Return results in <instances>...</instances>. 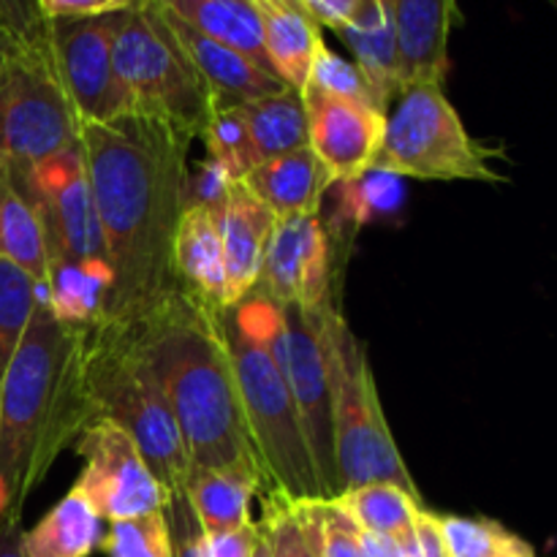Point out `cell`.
Listing matches in <instances>:
<instances>
[{
    "instance_id": "1",
    "label": "cell",
    "mask_w": 557,
    "mask_h": 557,
    "mask_svg": "<svg viewBox=\"0 0 557 557\" xmlns=\"http://www.w3.org/2000/svg\"><path fill=\"white\" fill-rule=\"evenodd\" d=\"M190 136L145 114L79 123L85 163L109 256L101 319L134 324L174 288L172 243L185 210Z\"/></svg>"
},
{
    "instance_id": "2",
    "label": "cell",
    "mask_w": 557,
    "mask_h": 557,
    "mask_svg": "<svg viewBox=\"0 0 557 557\" xmlns=\"http://www.w3.org/2000/svg\"><path fill=\"white\" fill-rule=\"evenodd\" d=\"M221 313L174 286L131 326L172 408L188 473L237 468L261 473L239 406Z\"/></svg>"
},
{
    "instance_id": "3",
    "label": "cell",
    "mask_w": 557,
    "mask_h": 557,
    "mask_svg": "<svg viewBox=\"0 0 557 557\" xmlns=\"http://www.w3.org/2000/svg\"><path fill=\"white\" fill-rule=\"evenodd\" d=\"M87 324L58 319L44 299L0 381V509H25L65 446L92 422L85 395Z\"/></svg>"
},
{
    "instance_id": "4",
    "label": "cell",
    "mask_w": 557,
    "mask_h": 557,
    "mask_svg": "<svg viewBox=\"0 0 557 557\" xmlns=\"http://www.w3.org/2000/svg\"><path fill=\"white\" fill-rule=\"evenodd\" d=\"M14 174L36 210L47 248L41 299L58 319L92 324L101 319L112 275L79 147H69L27 169H14Z\"/></svg>"
},
{
    "instance_id": "5",
    "label": "cell",
    "mask_w": 557,
    "mask_h": 557,
    "mask_svg": "<svg viewBox=\"0 0 557 557\" xmlns=\"http://www.w3.org/2000/svg\"><path fill=\"white\" fill-rule=\"evenodd\" d=\"M221 324L267 490L283 500H324L286 375L267 341L261 292L250 288L223 310Z\"/></svg>"
},
{
    "instance_id": "6",
    "label": "cell",
    "mask_w": 557,
    "mask_h": 557,
    "mask_svg": "<svg viewBox=\"0 0 557 557\" xmlns=\"http://www.w3.org/2000/svg\"><path fill=\"white\" fill-rule=\"evenodd\" d=\"M85 395L92 422L109 419L134 438L163 498L185 487L183 441L166 395L141 357L131 324L98 319L85 335Z\"/></svg>"
},
{
    "instance_id": "7",
    "label": "cell",
    "mask_w": 557,
    "mask_h": 557,
    "mask_svg": "<svg viewBox=\"0 0 557 557\" xmlns=\"http://www.w3.org/2000/svg\"><path fill=\"white\" fill-rule=\"evenodd\" d=\"M319 319L330 370L332 441L341 487L386 482L419 495L411 471L392 438L362 341L354 335L332 297L319 305Z\"/></svg>"
},
{
    "instance_id": "8",
    "label": "cell",
    "mask_w": 557,
    "mask_h": 557,
    "mask_svg": "<svg viewBox=\"0 0 557 557\" xmlns=\"http://www.w3.org/2000/svg\"><path fill=\"white\" fill-rule=\"evenodd\" d=\"M112 60L128 92L131 112L156 117L199 139L212 114L210 92L180 47L158 0H139L123 11Z\"/></svg>"
},
{
    "instance_id": "9",
    "label": "cell",
    "mask_w": 557,
    "mask_h": 557,
    "mask_svg": "<svg viewBox=\"0 0 557 557\" xmlns=\"http://www.w3.org/2000/svg\"><path fill=\"white\" fill-rule=\"evenodd\" d=\"M493 147L468 134L441 82H408L386 112L373 172L438 183H504L490 166Z\"/></svg>"
},
{
    "instance_id": "10",
    "label": "cell",
    "mask_w": 557,
    "mask_h": 557,
    "mask_svg": "<svg viewBox=\"0 0 557 557\" xmlns=\"http://www.w3.org/2000/svg\"><path fill=\"white\" fill-rule=\"evenodd\" d=\"M76 134L47 36L20 41L0 63V161L27 169L74 147Z\"/></svg>"
},
{
    "instance_id": "11",
    "label": "cell",
    "mask_w": 557,
    "mask_h": 557,
    "mask_svg": "<svg viewBox=\"0 0 557 557\" xmlns=\"http://www.w3.org/2000/svg\"><path fill=\"white\" fill-rule=\"evenodd\" d=\"M264 332L297 406L305 441L319 473L321 495L324 500L337 498L343 487L335 462V441H332V389L319 308H299V305L277 308L272 299L264 297Z\"/></svg>"
},
{
    "instance_id": "12",
    "label": "cell",
    "mask_w": 557,
    "mask_h": 557,
    "mask_svg": "<svg viewBox=\"0 0 557 557\" xmlns=\"http://www.w3.org/2000/svg\"><path fill=\"white\" fill-rule=\"evenodd\" d=\"M123 11L47 20L54 69L79 123L103 125L131 114L128 92L117 79L112 60Z\"/></svg>"
},
{
    "instance_id": "13",
    "label": "cell",
    "mask_w": 557,
    "mask_h": 557,
    "mask_svg": "<svg viewBox=\"0 0 557 557\" xmlns=\"http://www.w3.org/2000/svg\"><path fill=\"white\" fill-rule=\"evenodd\" d=\"M76 451L85 460L74 487L85 493L103 522L134 520L163 509V490L136 449L134 438L109 419H96L76 438Z\"/></svg>"
},
{
    "instance_id": "14",
    "label": "cell",
    "mask_w": 557,
    "mask_h": 557,
    "mask_svg": "<svg viewBox=\"0 0 557 557\" xmlns=\"http://www.w3.org/2000/svg\"><path fill=\"white\" fill-rule=\"evenodd\" d=\"M253 288H259L277 308H319L326 297H332L330 239L319 212L281 218L275 223Z\"/></svg>"
},
{
    "instance_id": "15",
    "label": "cell",
    "mask_w": 557,
    "mask_h": 557,
    "mask_svg": "<svg viewBox=\"0 0 557 557\" xmlns=\"http://www.w3.org/2000/svg\"><path fill=\"white\" fill-rule=\"evenodd\" d=\"M308 112V147L315 152L335 183H354L364 172H373L381 139L386 128V112L346 98L305 87Z\"/></svg>"
},
{
    "instance_id": "16",
    "label": "cell",
    "mask_w": 557,
    "mask_h": 557,
    "mask_svg": "<svg viewBox=\"0 0 557 557\" xmlns=\"http://www.w3.org/2000/svg\"><path fill=\"white\" fill-rule=\"evenodd\" d=\"M221 237L223 267H226L228 305L243 299L256 286L277 218L270 207L253 196V190L234 180L210 201Z\"/></svg>"
},
{
    "instance_id": "17",
    "label": "cell",
    "mask_w": 557,
    "mask_h": 557,
    "mask_svg": "<svg viewBox=\"0 0 557 557\" xmlns=\"http://www.w3.org/2000/svg\"><path fill=\"white\" fill-rule=\"evenodd\" d=\"M403 82H441L449 69L457 0H389ZM403 85V87H406Z\"/></svg>"
},
{
    "instance_id": "18",
    "label": "cell",
    "mask_w": 557,
    "mask_h": 557,
    "mask_svg": "<svg viewBox=\"0 0 557 557\" xmlns=\"http://www.w3.org/2000/svg\"><path fill=\"white\" fill-rule=\"evenodd\" d=\"M163 14H166L172 33L177 36L180 47L185 49L188 60L194 63L196 74L205 82L207 92H210L212 109L243 107V103L272 96V92L288 87L283 85L277 76L267 74L264 69L250 63V60L243 58L239 52H234V49L223 47V44L207 38L205 33L185 25L183 20H177V16L172 14V11L163 9Z\"/></svg>"
},
{
    "instance_id": "19",
    "label": "cell",
    "mask_w": 557,
    "mask_h": 557,
    "mask_svg": "<svg viewBox=\"0 0 557 557\" xmlns=\"http://www.w3.org/2000/svg\"><path fill=\"white\" fill-rule=\"evenodd\" d=\"M174 286L212 310H226V267L210 205H185L172 243Z\"/></svg>"
},
{
    "instance_id": "20",
    "label": "cell",
    "mask_w": 557,
    "mask_h": 557,
    "mask_svg": "<svg viewBox=\"0 0 557 557\" xmlns=\"http://www.w3.org/2000/svg\"><path fill=\"white\" fill-rule=\"evenodd\" d=\"M243 183L281 221V218L319 212L321 199L330 185H335V180L315 158V152L310 147H302V150L286 152L272 161H261L259 166L245 174Z\"/></svg>"
},
{
    "instance_id": "21",
    "label": "cell",
    "mask_w": 557,
    "mask_h": 557,
    "mask_svg": "<svg viewBox=\"0 0 557 557\" xmlns=\"http://www.w3.org/2000/svg\"><path fill=\"white\" fill-rule=\"evenodd\" d=\"M264 52L277 79L302 90L315 52L324 44L321 25L299 0H256Z\"/></svg>"
},
{
    "instance_id": "22",
    "label": "cell",
    "mask_w": 557,
    "mask_h": 557,
    "mask_svg": "<svg viewBox=\"0 0 557 557\" xmlns=\"http://www.w3.org/2000/svg\"><path fill=\"white\" fill-rule=\"evenodd\" d=\"M177 20L205 33L212 41L234 49L250 63L275 76L264 52L261 38V16L256 0H158Z\"/></svg>"
},
{
    "instance_id": "23",
    "label": "cell",
    "mask_w": 557,
    "mask_h": 557,
    "mask_svg": "<svg viewBox=\"0 0 557 557\" xmlns=\"http://www.w3.org/2000/svg\"><path fill=\"white\" fill-rule=\"evenodd\" d=\"M264 484L256 471H194L185 473V495L205 533L237 531L250 520V498Z\"/></svg>"
},
{
    "instance_id": "24",
    "label": "cell",
    "mask_w": 557,
    "mask_h": 557,
    "mask_svg": "<svg viewBox=\"0 0 557 557\" xmlns=\"http://www.w3.org/2000/svg\"><path fill=\"white\" fill-rule=\"evenodd\" d=\"M101 539L103 520L85 493L71 487L36 528L22 533V553L25 557H90L101 547Z\"/></svg>"
},
{
    "instance_id": "25",
    "label": "cell",
    "mask_w": 557,
    "mask_h": 557,
    "mask_svg": "<svg viewBox=\"0 0 557 557\" xmlns=\"http://www.w3.org/2000/svg\"><path fill=\"white\" fill-rule=\"evenodd\" d=\"M0 261L20 267L44 288L47 283V248L36 210L22 190L20 177L0 161Z\"/></svg>"
},
{
    "instance_id": "26",
    "label": "cell",
    "mask_w": 557,
    "mask_h": 557,
    "mask_svg": "<svg viewBox=\"0 0 557 557\" xmlns=\"http://www.w3.org/2000/svg\"><path fill=\"white\" fill-rule=\"evenodd\" d=\"M237 112L248 128L259 163L308 147V112L302 90L297 87H283L272 96L243 103Z\"/></svg>"
},
{
    "instance_id": "27",
    "label": "cell",
    "mask_w": 557,
    "mask_h": 557,
    "mask_svg": "<svg viewBox=\"0 0 557 557\" xmlns=\"http://www.w3.org/2000/svg\"><path fill=\"white\" fill-rule=\"evenodd\" d=\"M332 500L357 522L359 531L381 533V536H392L397 542L413 536L417 515L424 509L419 495L386 482L348 487Z\"/></svg>"
},
{
    "instance_id": "28",
    "label": "cell",
    "mask_w": 557,
    "mask_h": 557,
    "mask_svg": "<svg viewBox=\"0 0 557 557\" xmlns=\"http://www.w3.org/2000/svg\"><path fill=\"white\" fill-rule=\"evenodd\" d=\"M305 536L319 547L321 557H368L362 531L335 500H288Z\"/></svg>"
},
{
    "instance_id": "29",
    "label": "cell",
    "mask_w": 557,
    "mask_h": 557,
    "mask_svg": "<svg viewBox=\"0 0 557 557\" xmlns=\"http://www.w3.org/2000/svg\"><path fill=\"white\" fill-rule=\"evenodd\" d=\"M41 299V286L20 267L0 261V381Z\"/></svg>"
},
{
    "instance_id": "30",
    "label": "cell",
    "mask_w": 557,
    "mask_h": 557,
    "mask_svg": "<svg viewBox=\"0 0 557 557\" xmlns=\"http://www.w3.org/2000/svg\"><path fill=\"white\" fill-rule=\"evenodd\" d=\"M199 139H205L210 163L228 180H243L253 166H259V156L250 141L248 128L239 117L237 107L234 109H212L205 131Z\"/></svg>"
},
{
    "instance_id": "31",
    "label": "cell",
    "mask_w": 557,
    "mask_h": 557,
    "mask_svg": "<svg viewBox=\"0 0 557 557\" xmlns=\"http://www.w3.org/2000/svg\"><path fill=\"white\" fill-rule=\"evenodd\" d=\"M451 557H531L536 555L517 533L506 531L495 520L471 517H441Z\"/></svg>"
},
{
    "instance_id": "32",
    "label": "cell",
    "mask_w": 557,
    "mask_h": 557,
    "mask_svg": "<svg viewBox=\"0 0 557 557\" xmlns=\"http://www.w3.org/2000/svg\"><path fill=\"white\" fill-rule=\"evenodd\" d=\"M101 549L107 557H172L166 511L158 509L134 520L109 522Z\"/></svg>"
},
{
    "instance_id": "33",
    "label": "cell",
    "mask_w": 557,
    "mask_h": 557,
    "mask_svg": "<svg viewBox=\"0 0 557 557\" xmlns=\"http://www.w3.org/2000/svg\"><path fill=\"white\" fill-rule=\"evenodd\" d=\"M305 87L326 92V96L346 98V101L362 103V107H373V109H381V112H386V109L381 107L375 90L370 87L368 76L357 69V63H351V60H346V58H341L337 52H332L326 44H321L319 52H315Z\"/></svg>"
},
{
    "instance_id": "34",
    "label": "cell",
    "mask_w": 557,
    "mask_h": 557,
    "mask_svg": "<svg viewBox=\"0 0 557 557\" xmlns=\"http://www.w3.org/2000/svg\"><path fill=\"white\" fill-rule=\"evenodd\" d=\"M270 557H321L319 547L310 542L294 517L292 504L277 495H270L264 509V522L259 525Z\"/></svg>"
},
{
    "instance_id": "35",
    "label": "cell",
    "mask_w": 557,
    "mask_h": 557,
    "mask_svg": "<svg viewBox=\"0 0 557 557\" xmlns=\"http://www.w3.org/2000/svg\"><path fill=\"white\" fill-rule=\"evenodd\" d=\"M163 511H166L169 533H172V557H207L205 531L190 509L185 490L166 495Z\"/></svg>"
},
{
    "instance_id": "36",
    "label": "cell",
    "mask_w": 557,
    "mask_h": 557,
    "mask_svg": "<svg viewBox=\"0 0 557 557\" xmlns=\"http://www.w3.org/2000/svg\"><path fill=\"white\" fill-rule=\"evenodd\" d=\"M0 20L16 41H33L47 36V20L36 0H0Z\"/></svg>"
},
{
    "instance_id": "37",
    "label": "cell",
    "mask_w": 557,
    "mask_h": 557,
    "mask_svg": "<svg viewBox=\"0 0 557 557\" xmlns=\"http://www.w3.org/2000/svg\"><path fill=\"white\" fill-rule=\"evenodd\" d=\"M319 25L332 27L335 33L346 30L364 11L368 0H299Z\"/></svg>"
},
{
    "instance_id": "38",
    "label": "cell",
    "mask_w": 557,
    "mask_h": 557,
    "mask_svg": "<svg viewBox=\"0 0 557 557\" xmlns=\"http://www.w3.org/2000/svg\"><path fill=\"white\" fill-rule=\"evenodd\" d=\"M205 542L207 557H253L256 544H259V525L248 522L237 531L205 533Z\"/></svg>"
},
{
    "instance_id": "39",
    "label": "cell",
    "mask_w": 557,
    "mask_h": 557,
    "mask_svg": "<svg viewBox=\"0 0 557 557\" xmlns=\"http://www.w3.org/2000/svg\"><path fill=\"white\" fill-rule=\"evenodd\" d=\"M44 20H60V16H90L123 11L134 5L131 0H36Z\"/></svg>"
},
{
    "instance_id": "40",
    "label": "cell",
    "mask_w": 557,
    "mask_h": 557,
    "mask_svg": "<svg viewBox=\"0 0 557 557\" xmlns=\"http://www.w3.org/2000/svg\"><path fill=\"white\" fill-rule=\"evenodd\" d=\"M413 539H417L419 557H451L444 528H441V515H433L428 509L419 511L417 525H413Z\"/></svg>"
},
{
    "instance_id": "41",
    "label": "cell",
    "mask_w": 557,
    "mask_h": 557,
    "mask_svg": "<svg viewBox=\"0 0 557 557\" xmlns=\"http://www.w3.org/2000/svg\"><path fill=\"white\" fill-rule=\"evenodd\" d=\"M22 511L9 509L0 515V557H25L22 553Z\"/></svg>"
},
{
    "instance_id": "42",
    "label": "cell",
    "mask_w": 557,
    "mask_h": 557,
    "mask_svg": "<svg viewBox=\"0 0 557 557\" xmlns=\"http://www.w3.org/2000/svg\"><path fill=\"white\" fill-rule=\"evenodd\" d=\"M362 542H364V553H368V557H406L403 555L400 542L392 536L362 531Z\"/></svg>"
},
{
    "instance_id": "43",
    "label": "cell",
    "mask_w": 557,
    "mask_h": 557,
    "mask_svg": "<svg viewBox=\"0 0 557 557\" xmlns=\"http://www.w3.org/2000/svg\"><path fill=\"white\" fill-rule=\"evenodd\" d=\"M16 44H20V41H16V38L11 36V33L5 30V27H0V63H3L5 54H9L11 49L16 47Z\"/></svg>"
},
{
    "instance_id": "44",
    "label": "cell",
    "mask_w": 557,
    "mask_h": 557,
    "mask_svg": "<svg viewBox=\"0 0 557 557\" xmlns=\"http://www.w3.org/2000/svg\"><path fill=\"white\" fill-rule=\"evenodd\" d=\"M253 557H270V549H267V542H264V536H261V531H259V544H256Z\"/></svg>"
},
{
    "instance_id": "45",
    "label": "cell",
    "mask_w": 557,
    "mask_h": 557,
    "mask_svg": "<svg viewBox=\"0 0 557 557\" xmlns=\"http://www.w3.org/2000/svg\"><path fill=\"white\" fill-rule=\"evenodd\" d=\"M0 27H5V25H3V20H0Z\"/></svg>"
},
{
    "instance_id": "46",
    "label": "cell",
    "mask_w": 557,
    "mask_h": 557,
    "mask_svg": "<svg viewBox=\"0 0 557 557\" xmlns=\"http://www.w3.org/2000/svg\"><path fill=\"white\" fill-rule=\"evenodd\" d=\"M131 3H139V0H131Z\"/></svg>"
},
{
    "instance_id": "47",
    "label": "cell",
    "mask_w": 557,
    "mask_h": 557,
    "mask_svg": "<svg viewBox=\"0 0 557 557\" xmlns=\"http://www.w3.org/2000/svg\"><path fill=\"white\" fill-rule=\"evenodd\" d=\"M0 515H3V509H0Z\"/></svg>"
},
{
    "instance_id": "48",
    "label": "cell",
    "mask_w": 557,
    "mask_h": 557,
    "mask_svg": "<svg viewBox=\"0 0 557 557\" xmlns=\"http://www.w3.org/2000/svg\"><path fill=\"white\" fill-rule=\"evenodd\" d=\"M531 557H539V555H531Z\"/></svg>"
}]
</instances>
